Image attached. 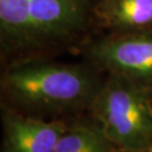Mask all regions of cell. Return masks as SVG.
Listing matches in <instances>:
<instances>
[{
    "label": "cell",
    "instance_id": "6da1fadb",
    "mask_svg": "<svg viewBox=\"0 0 152 152\" xmlns=\"http://www.w3.org/2000/svg\"><path fill=\"white\" fill-rule=\"evenodd\" d=\"M98 0H0L1 68L38 59L79 54L103 34Z\"/></svg>",
    "mask_w": 152,
    "mask_h": 152
},
{
    "label": "cell",
    "instance_id": "7a4b0ae2",
    "mask_svg": "<svg viewBox=\"0 0 152 152\" xmlns=\"http://www.w3.org/2000/svg\"><path fill=\"white\" fill-rule=\"evenodd\" d=\"M106 73L89 61L38 59L1 68L0 104L25 115L64 120L85 115Z\"/></svg>",
    "mask_w": 152,
    "mask_h": 152
},
{
    "label": "cell",
    "instance_id": "3957f363",
    "mask_svg": "<svg viewBox=\"0 0 152 152\" xmlns=\"http://www.w3.org/2000/svg\"><path fill=\"white\" fill-rule=\"evenodd\" d=\"M87 115L97 123L115 148H152V91L130 79L106 73Z\"/></svg>",
    "mask_w": 152,
    "mask_h": 152
},
{
    "label": "cell",
    "instance_id": "277c9868",
    "mask_svg": "<svg viewBox=\"0 0 152 152\" xmlns=\"http://www.w3.org/2000/svg\"><path fill=\"white\" fill-rule=\"evenodd\" d=\"M104 73L125 77L152 91V33H103L79 52Z\"/></svg>",
    "mask_w": 152,
    "mask_h": 152
},
{
    "label": "cell",
    "instance_id": "5b68a950",
    "mask_svg": "<svg viewBox=\"0 0 152 152\" xmlns=\"http://www.w3.org/2000/svg\"><path fill=\"white\" fill-rule=\"evenodd\" d=\"M1 152H55L68 118L46 120L22 114L0 104Z\"/></svg>",
    "mask_w": 152,
    "mask_h": 152
},
{
    "label": "cell",
    "instance_id": "8992f818",
    "mask_svg": "<svg viewBox=\"0 0 152 152\" xmlns=\"http://www.w3.org/2000/svg\"><path fill=\"white\" fill-rule=\"evenodd\" d=\"M95 15L102 33H152V0H98Z\"/></svg>",
    "mask_w": 152,
    "mask_h": 152
},
{
    "label": "cell",
    "instance_id": "52a82bcc",
    "mask_svg": "<svg viewBox=\"0 0 152 152\" xmlns=\"http://www.w3.org/2000/svg\"><path fill=\"white\" fill-rule=\"evenodd\" d=\"M115 147L87 114L68 118L55 152H113Z\"/></svg>",
    "mask_w": 152,
    "mask_h": 152
},
{
    "label": "cell",
    "instance_id": "ba28073f",
    "mask_svg": "<svg viewBox=\"0 0 152 152\" xmlns=\"http://www.w3.org/2000/svg\"><path fill=\"white\" fill-rule=\"evenodd\" d=\"M113 152H152V148L151 149H147V150H122V149L115 148Z\"/></svg>",
    "mask_w": 152,
    "mask_h": 152
}]
</instances>
